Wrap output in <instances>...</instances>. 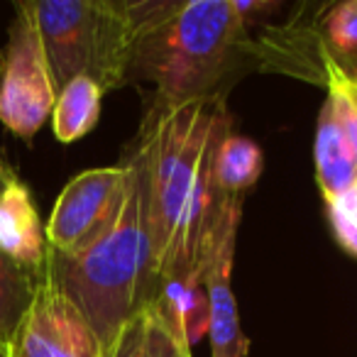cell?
<instances>
[{"instance_id": "obj_11", "label": "cell", "mask_w": 357, "mask_h": 357, "mask_svg": "<svg viewBox=\"0 0 357 357\" xmlns=\"http://www.w3.org/2000/svg\"><path fill=\"white\" fill-rule=\"evenodd\" d=\"M103 93L105 91L89 76H76L64 89H59L54 110H52V128L61 144H71L86 137L98 125Z\"/></svg>"}, {"instance_id": "obj_14", "label": "cell", "mask_w": 357, "mask_h": 357, "mask_svg": "<svg viewBox=\"0 0 357 357\" xmlns=\"http://www.w3.org/2000/svg\"><path fill=\"white\" fill-rule=\"evenodd\" d=\"M35 291V272L17 267L0 255V347L6 350L13 333L17 331Z\"/></svg>"}, {"instance_id": "obj_21", "label": "cell", "mask_w": 357, "mask_h": 357, "mask_svg": "<svg viewBox=\"0 0 357 357\" xmlns=\"http://www.w3.org/2000/svg\"><path fill=\"white\" fill-rule=\"evenodd\" d=\"M0 357H6V355H3V352H0Z\"/></svg>"}, {"instance_id": "obj_2", "label": "cell", "mask_w": 357, "mask_h": 357, "mask_svg": "<svg viewBox=\"0 0 357 357\" xmlns=\"http://www.w3.org/2000/svg\"><path fill=\"white\" fill-rule=\"evenodd\" d=\"M135 47L128 81L154 89L152 105L213 98L252 50L230 0H128Z\"/></svg>"}, {"instance_id": "obj_10", "label": "cell", "mask_w": 357, "mask_h": 357, "mask_svg": "<svg viewBox=\"0 0 357 357\" xmlns=\"http://www.w3.org/2000/svg\"><path fill=\"white\" fill-rule=\"evenodd\" d=\"M313 162H316V181L323 201H333L357 184V157L347 142L340 123L333 115L331 103H323L318 115L316 139H313Z\"/></svg>"}, {"instance_id": "obj_7", "label": "cell", "mask_w": 357, "mask_h": 357, "mask_svg": "<svg viewBox=\"0 0 357 357\" xmlns=\"http://www.w3.org/2000/svg\"><path fill=\"white\" fill-rule=\"evenodd\" d=\"M103 342L59 287L47 262L35 272L32 301L6 345V357H103Z\"/></svg>"}, {"instance_id": "obj_6", "label": "cell", "mask_w": 357, "mask_h": 357, "mask_svg": "<svg viewBox=\"0 0 357 357\" xmlns=\"http://www.w3.org/2000/svg\"><path fill=\"white\" fill-rule=\"evenodd\" d=\"M128 178V164L86 169L76 174L56 196L45 225L52 252L76 257L103 238L123 208Z\"/></svg>"}, {"instance_id": "obj_18", "label": "cell", "mask_w": 357, "mask_h": 357, "mask_svg": "<svg viewBox=\"0 0 357 357\" xmlns=\"http://www.w3.org/2000/svg\"><path fill=\"white\" fill-rule=\"evenodd\" d=\"M235 8V13H238V17L245 22V27L250 25V22H257V20H267V15H272V13H277L279 8H282V3H274V0H230Z\"/></svg>"}, {"instance_id": "obj_19", "label": "cell", "mask_w": 357, "mask_h": 357, "mask_svg": "<svg viewBox=\"0 0 357 357\" xmlns=\"http://www.w3.org/2000/svg\"><path fill=\"white\" fill-rule=\"evenodd\" d=\"M15 178V174H13V169L8 167L6 162H3V157H0V186L8 184V181H13Z\"/></svg>"}, {"instance_id": "obj_4", "label": "cell", "mask_w": 357, "mask_h": 357, "mask_svg": "<svg viewBox=\"0 0 357 357\" xmlns=\"http://www.w3.org/2000/svg\"><path fill=\"white\" fill-rule=\"evenodd\" d=\"M30 6L56 91L76 76H89L103 91L128 84L135 47L128 0H40Z\"/></svg>"}, {"instance_id": "obj_9", "label": "cell", "mask_w": 357, "mask_h": 357, "mask_svg": "<svg viewBox=\"0 0 357 357\" xmlns=\"http://www.w3.org/2000/svg\"><path fill=\"white\" fill-rule=\"evenodd\" d=\"M0 255L27 272L42 269L50 255L37 206L17 176L0 186Z\"/></svg>"}, {"instance_id": "obj_5", "label": "cell", "mask_w": 357, "mask_h": 357, "mask_svg": "<svg viewBox=\"0 0 357 357\" xmlns=\"http://www.w3.org/2000/svg\"><path fill=\"white\" fill-rule=\"evenodd\" d=\"M56 84L30 3H17L0 52V123L13 135L32 139L52 118Z\"/></svg>"}, {"instance_id": "obj_3", "label": "cell", "mask_w": 357, "mask_h": 357, "mask_svg": "<svg viewBox=\"0 0 357 357\" xmlns=\"http://www.w3.org/2000/svg\"><path fill=\"white\" fill-rule=\"evenodd\" d=\"M125 164L130 169L128 191L108 233L76 257H61L52 250L47 255V267L86 316L103 347L157 294L144 174L135 154Z\"/></svg>"}, {"instance_id": "obj_16", "label": "cell", "mask_w": 357, "mask_h": 357, "mask_svg": "<svg viewBox=\"0 0 357 357\" xmlns=\"http://www.w3.org/2000/svg\"><path fill=\"white\" fill-rule=\"evenodd\" d=\"M326 215L337 245L347 255L357 257V184L342 196L328 201Z\"/></svg>"}, {"instance_id": "obj_13", "label": "cell", "mask_w": 357, "mask_h": 357, "mask_svg": "<svg viewBox=\"0 0 357 357\" xmlns=\"http://www.w3.org/2000/svg\"><path fill=\"white\" fill-rule=\"evenodd\" d=\"M316 25L331 59L347 76H357V0L326 6Z\"/></svg>"}, {"instance_id": "obj_20", "label": "cell", "mask_w": 357, "mask_h": 357, "mask_svg": "<svg viewBox=\"0 0 357 357\" xmlns=\"http://www.w3.org/2000/svg\"><path fill=\"white\" fill-rule=\"evenodd\" d=\"M347 89H350L352 100L357 103V76H347Z\"/></svg>"}, {"instance_id": "obj_17", "label": "cell", "mask_w": 357, "mask_h": 357, "mask_svg": "<svg viewBox=\"0 0 357 357\" xmlns=\"http://www.w3.org/2000/svg\"><path fill=\"white\" fill-rule=\"evenodd\" d=\"M103 357H144L142 321H139V316L125 323L123 331L115 335V340L103 350Z\"/></svg>"}, {"instance_id": "obj_8", "label": "cell", "mask_w": 357, "mask_h": 357, "mask_svg": "<svg viewBox=\"0 0 357 357\" xmlns=\"http://www.w3.org/2000/svg\"><path fill=\"white\" fill-rule=\"evenodd\" d=\"M240 215H243V196H235L218 225L213 248H211L208 269H206V294H208L211 308L208 337L213 357H248L250 352V337L240 326L238 301L230 284Z\"/></svg>"}, {"instance_id": "obj_1", "label": "cell", "mask_w": 357, "mask_h": 357, "mask_svg": "<svg viewBox=\"0 0 357 357\" xmlns=\"http://www.w3.org/2000/svg\"><path fill=\"white\" fill-rule=\"evenodd\" d=\"M233 130L223 96L152 105L137 135L157 284L206 252L230 196L213 184V154Z\"/></svg>"}, {"instance_id": "obj_12", "label": "cell", "mask_w": 357, "mask_h": 357, "mask_svg": "<svg viewBox=\"0 0 357 357\" xmlns=\"http://www.w3.org/2000/svg\"><path fill=\"white\" fill-rule=\"evenodd\" d=\"M264 172V154L257 142L233 130L220 137L213 154V184L220 194L240 196L252 189Z\"/></svg>"}, {"instance_id": "obj_15", "label": "cell", "mask_w": 357, "mask_h": 357, "mask_svg": "<svg viewBox=\"0 0 357 357\" xmlns=\"http://www.w3.org/2000/svg\"><path fill=\"white\" fill-rule=\"evenodd\" d=\"M139 321H142L144 357H191V347L186 345L184 337H178L169 328L154 301H149L139 311Z\"/></svg>"}, {"instance_id": "obj_22", "label": "cell", "mask_w": 357, "mask_h": 357, "mask_svg": "<svg viewBox=\"0 0 357 357\" xmlns=\"http://www.w3.org/2000/svg\"><path fill=\"white\" fill-rule=\"evenodd\" d=\"M0 352H3V347H0Z\"/></svg>"}]
</instances>
